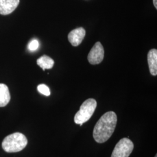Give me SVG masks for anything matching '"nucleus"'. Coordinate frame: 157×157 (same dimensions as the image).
Here are the masks:
<instances>
[{
  "mask_svg": "<svg viewBox=\"0 0 157 157\" xmlns=\"http://www.w3.org/2000/svg\"><path fill=\"white\" fill-rule=\"evenodd\" d=\"M20 0H0V14L7 15L17 8Z\"/></svg>",
  "mask_w": 157,
  "mask_h": 157,
  "instance_id": "nucleus-7",
  "label": "nucleus"
},
{
  "mask_svg": "<svg viewBox=\"0 0 157 157\" xmlns=\"http://www.w3.org/2000/svg\"><path fill=\"white\" fill-rule=\"evenodd\" d=\"M117 124V114L113 111L104 113L98 121L93 130V137L98 143L106 142L112 136Z\"/></svg>",
  "mask_w": 157,
  "mask_h": 157,
  "instance_id": "nucleus-1",
  "label": "nucleus"
},
{
  "mask_svg": "<svg viewBox=\"0 0 157 157\" xmlns=\"http://www.w3.org/2000/svg\"><path fill=\"white\" fill-rule=\"evenodd\" d=\"M97 107V101L93 98H89L84 101L80 107V109L77 112L74 118L75 124H82L90 119L94 113Z\"/></svg>",
  "mask_w": 157,
  "mask_h": 157,
  "instance_id": "nucleus-3",
  "label": "nucleus"
},
{
  "mask_svg": "<svg viewBox=\"0 0 157 157\" xmlns=\"http://www.w3.org/2000/svg\"><path fill=\"white\" fill-rule=\"evenodd\" d=\"M85 36L86 30L84 29L78 28L72 30L68 34L67 38L69 41L72 45L76 47L82 43Z\"/></svg>",
  "mask_w": 157,
  "mask_h": 157,
  "instance_id": "nucleus-6",
  "label": "nucleus"
},
{
  "mask_svg": "<svg viewBox=\"0 0 157 157\" xmlns=\"http://www.w3.org/2000/svg\"><path fill=\"white\" fill-rule=\"evenodd\" d=\"M28 144V139L21 133L7 136L2 143V147L6 152H17L23 150Z\"/></svg>",
  "mask_w": 157,
  "mask_h": 157,
  "instance_id": "nucleus-2",
  "label": "nucleus"
},
{
  "mask_svg": "<svg viewBox=\"0 0 157 157\" xmlns=\"http://www.w3.org/2000/svg\"><path fill=\"white\" fill-rule=\"evenodd\" d=\"M153 4H154V6L155 7V8L157 9V0H153Z\"/></svg>",
  "mask_w": 157,
  "mask_h": 157,
  "instance_id": "nucleus-13",
  "label": "nucleus"
},
{
  "mask_svg": "<svg viewBox=\"0 0 157 157\" xmlns=\"http://www.w3.org/2000/svg\"><path fill=\"white\" fill-rule=\"evenodd\" d=\"M155 157H157V154H156V155H155Z\"/></svg>",
  "mask_w": 157,
  "mask_h": 157,
  "instance_id": "nucleus-14",
  "label": "nucleus"
},
{
  "mask_svg": "<svg viewBox=\"0 0 157 157\" xmlns=\"http://www.w3.org/2000/svg\"><path fill=\"white\" fill-rule=\"evenodd\" d=\"M11 100L10 93L8 86L0 83V107L6 106Z\"/></svg>",
  "mask_w": 157,
  "mask_h": 157,
  "instance_id": "nucleus-9",
  "label": "nucleus"
},
{
  "mask_svg": "<svg viewBox=\"0 0 157 157\" xmlns=\"http://www.w3.org/2000/svg\"><path fill=\"white\" fill-rule=\"evenodd\" d=\"M104 57V50L100 42H97L88 55V61L91 65L100 63Z\"/></svg>",
  "mask_w": 157,
  "mask_h": 157,
  "instance_id": "nucleus-5",
  "label": "nucleus"
},
{
  "mask_svg": "<svg viewBox=\"0 0 157 157\" xmlns=\"http://www.w3.org/2000/svg\"><path fill=\"white\" fill-rule=\"evenodd\" d=\"M39 47V43L37 40H32L28 45L29 50L31 51H34L37 50Z\"/></svg>",
  "mask_w": 157,
  "mask_h": 157,
  "instance_id": "nucleus-12",
  "label": "nucleus"
},
{
  "mask_svg": "<svg viewBox=\"0 0 157 157\" xmlns=\"http://www.w3.org/2000/svg\"><path fill=\"white\" fill-rule=\"evenodd\" d=\"M148 64L150 73L152 76L157 75V50L152 49L147 55Z\"/></svg>",
  "mask_w": 157,
  "mask_h": 157,
  "instance_id": "nucleus-8",
  "label": "nucleus"
},
{
  "mask_svg": "<svg viewBox=\"0 0 157 157\" xmlns=\"http://www.w3.org/2000/svg\"><path fill=\"white\" fill-rule=\"evenodd\" d=\"M134 144L128 138H123L116 144L111 157H129L133 151Z\"/></svg>",
  "mask_w": 157,
  "mask_h": 157,
  "instance_id": "nucleus-4",
  "label": "nucleus"
},
{
  "mask_svg": "<svg viewBox=\"0 0 157 157\" xmlns=\"http://www.w3.org/2000/svg\"><path fill=\"white\" fill-rule=\"evenodd\" d=\"M37 63L43 69V71H45V69H50L53 67L54 61L50 57L43 56L37 60Z\"/></svg>",
  "mask_w": 157,
  "mask_h": 157,
  "instance_id": "nucleus-10",
  "label": "nucleus"
},
{
  "mask_svg": "<svg viewBox=\"0 0 157 157\" xmlns=\"http://www.w3.org/2000/svg\"><path fill=\"white\" fill-rule=\"evenodd\" d=\"M37 90L41 94L45 95V96H49L50 95V90L48 86H47L45 84H40L37 86Z\"/></svg>",
  "mask_w": 157,
  "mask_h": 157,
  "instance_id": "nucleus-11",
  "label": "nucleus"
}]
</instances>
